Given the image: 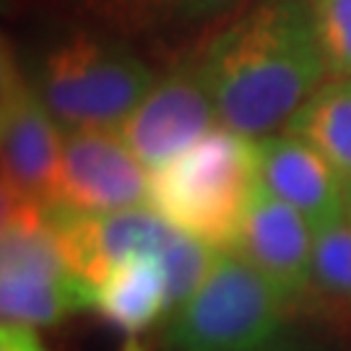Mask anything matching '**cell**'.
<instances>
[{
    "label": "cell",
    "instance_id": "6da1fadb",
    "mask_svg": "<svg viewBox=\"0 0 351 351\" xmlns=\"http://www.w3.org/2000/svg\"><path fill=\"white\" fill-rule=\"evenodd\" d=\"M198 68L219 125L274 136L326 75L307 0H258L208 42Z\"/></svg>",
    "mask_w": 351,
    "mask_h": 351
},
{
    "label": "cell",
    "instance_id": "7a4b0ae2",
    "mask_svg": "<svg viewBox=\"0 0 351 351\" xmlns=\"http://www.w3.org/2000/svg\"><path fill=\"white\" fill-rule=\"evenodd\" d=\"M258 185L255 141L219 125L151 172L149 208L182 234L232 250Z\"/></svg>",
    "mask_w": 351,
    "mask_h": 351
},
{
    "label": "cell",
    "instance_id": "3957f363",
    "mask_svg": "<svg viewBox=\"0 0 351 351\" xmlns=\"http://www.w3.org/2000/svg\"><path fill=\"white\" fill-rule=\"evenodd\" d=\"M32 84L65 133H117L151 91L154 73L125 42L71 32L42 52Z\"/></svg>",
    "mask_w": 351,
    "mask_h": 351
},
{
    "label": "cell",
    "instance_id": "277c9868",
    "mask_svg": "<svg viewBox=\"0 0 351 351\" xmlns=\"http://www.w3.org/2000/svg\"><path fill=\"white\" fill-rule=\"evenodd\" d=\"M289 300L237 252L221 250L201 289L180 304L169 351H265L274 346Z\"/></svg>",
    "mask_w": 351,
    "mask_h": 351
},
{
    "label": "cell",
    "instance_id": "5b68a950",
    "mask_svg": "<svg viewBox=\"0 0 351 351\" xmlns=\"http://www.w3.org/2000/svg\"><path fill=\"white\" fill-rule=\"evenodd\" d=\"M94 307V289L65 263L47 206L3 203L0 313L3 323L39 328Z\"/></svg>",
    "mask_w": 351,
    "mask_h": 351
},
{
    "label": "cell",
    "instance_id": "8992f818",
    "mask_svg": "<svg viewBox=\"0 0 351 351\" xmlns=\"http://www.w3.org/2000/svg\"><path fill=\"white\" fill-rule=\"evenodd\" d=\"M65 130L26 78L11 50L0 68V146L3 203H52Z\"/></svg>",
    "mask_w": 351,
    "mask_h": 351
},
{
    "label": "cell",
    "instance_id": "52a82bcc",
    "mask_svg": "<svg viewBox=\"0 0 351 351\" xmlns=\"http://www.w3.org/2000/svg\"><path fill=\"white\" fill-rule=\"evenodd\" d=\"M151 169L114 130L65 133L55 177V208L73 213H110L149 206Z\"/></svg>",
    "mask_w": 351,
    "mask_h": 351
},
{
    "label": "cell",
    "instance_id": "ba28073f",
    "mask_svg": "<svg viewBox=\"0 0 351 351\" xmlns=\"http://www.w3.org/2000/svg\"><path fill=\"white\" fill-rule=\"evenodd\" d=\"M47 216L68 268L94 294L120 263L136 255H162L177 234L149 206L110 213H73L50 206Z\"/></svg>",
    "mask_w": 351,
    "mask_h": 351
},
{
    "label": "cell",
    "instance_id": "9c48e42d",
    "mask_svg": "<svg viewBox=\"0 0 351 351\" xmlns=\"http://www.w3.org/2000/svg\"><path fill=\"white\" fill-rule=\"evenodd\" d=\"M213 128H219V117L195 63L156 78L117 133L154 172L195 146Z\"/></svg>",
    "mask_w": 351,
    "mask_h": 351
},
{
    "label": "cell",
    "instance_id": "30bf717a",
    "mask_svg": "<svg viewBox=\"0 0 351 351\" xmlns=\"http://www.w3.org/2000/svg\"><path fill=\"white\" fill-rule=\"evenodd\" d=\"M313 247L315 229L310 221L258 185L232 252L294 302L313 284Z\"/></svg>",
    "mask_w": 351,
    "mask_h": 351
},
{
    "label": "cell",
    "instance_id": "8fae6325",
    "mask_svg": "<svg viewBox=\"0 0 351 351\" xmlns=\"http://www.w3.org/2000/svg\"><path fill=\"white\" fill-rule=\"evenodd\" d=\"M258 180L271 195L302 213L315 232L346 216V195L330 164L297 136L255 141Z\"/></svg>",
    "mask_w": 351,
    "mask_h": 351
},
{
    "label": "cell",
    "instance_id": "7c38bea8",
    "mask_svg": "<svg viewBox=\"0 0 351 351\" xmlns=\"http://www.w3.org/2000/svg\"><path fill=\"white\" fill-rule=\"evenodd\" d=\"M94 310L130 336H138L156 317L169 313L162 258L136 255L117 265L97 287Z\"/></svg>",
    "mask_w": 351,
    "mask_h": 351
},
{
    "label": "cell",
    "instance_id": "4fadbf2b",
    "mask_svg": "<svg viewBox=\"0 0 351 351\" xmlns=\"http://www.w3.org/2000/svg\"><path fill=\"white\" fill-rule=\"evenodd\" d=\"M289 136L310 143L339 177L351 203V78H330L287 123Z\"/></svg>",
    "mask_w": 351,
    "mask_h": 351
},
{
    "label": "cell",
    "instance_id": "5bb4252c",
    "mask_svg": "<svg viewBox=\"0 0 351 351\" xmlns=\"http://www.w3.org/2000/svg\"><path fill=\"white\" fill-rule=\"evenodd\" d=\"M216 247L208 242L195 239L190 234H182L177 229V234L169 239V245L162 250V265L167 274V304H169V315L175 313L180 304L185 302L201 289V284L208 278L211 268L219 261Z\"/></svg>",
    "mask_w": 351,
    "mask_h": 351
},
{
    "label": "cell",
    "instance_id": "9a60e30c",
    "mask_svg": "<svg viewBox=\"0 0 351 351\" xmlns=\"http://www.w3.org/2000/svg\"><path fill=\"white\" fill-rule=\"evenodd\" d=\"M313 284L323 294L351 304V219L343 216L315 232Z\"/></svg>",
    "mask_w": 351,
    "mask_h": 351
},
{
    "label": "cell",
    "instance_id": "2e32d148",
    "mask_svg": "<svg viewBox=\"0 0 351 351\" xmlns=\"http://www.w3.org/2000/svg\"><path fill=\"white\" fill-rule=\"evenodd\" d=\"M326 75L351 78V0H307Z\"/></svg>",
    "mask_w": 351,
    "mask_h": 351
},
{
    "label": "cell",
    "instance_id": "e0dca14e",
    "mask_svg": "<svg viewBox=\"0 0 351 351\" xmlns=\"http://www.w3.org/2000/svg\"><path fill=\"white\" fill-rule=\"evenodd\" d=\"M88 13L117 32H141L172 19V0H81Z\"/></svg>",
    "mask_w": 351,
    "mask_h": 351
},
{
    "label": "cell",
    "instance_id": "ac0fdd59",
    "mask_svg": "<svg viewBox=\"0 0 351 351\" xmlns=\"http://www.w3.org/2000/svg\"><path fill=\"white\" fill-rule=\"evenodd\" d=\"M0 351H47V346L39 339L37 328L24 326V323H3Z\"/></svg>",
    "mask_w": 351,
    "mask_h": 351
},
{
    "label": "cell",
    "instance_id": "d6986e66",
    "mask_svg": "<svg viewBox=\"0 0 351 351\" xmlns=\"http://www.w3.org/2000/svg\"><path fill=\"white\" fill-rule=\"evenodd\" d=\"M237 0H172V19L180 21H201L232 8Z\"/></svg>",
    "mask_w": 351,
    "mask_h": 351
},
{
    "label": "cell",
    "instance_id": "ffe728a7",
    "mask_svg": "<svg viewBox=\"0 0 351 351\" xmlns=\"http://www.w3.org/2000/svg\"><path fill=\"white\" fill-rule=\"evenodd\" d=\"M265 351H310V349H300V346H268Z\"/></svg>",
    "mask_w": 351,
    "mask_h": 351
},
{
    "label": "cell",
    "instance_id": "44dd1931",
    "mask_svg": "<svg viewBox=\"0 0 351 351\" xmlns=\"http://www.w3.org/2000/svg\"><path fill=\"white\" fill-rule=\"evenodd\" d=\"M346 216H349V219H351V203H349V211H346Z\"/></svg>",
    "mask_w": 351,
    "mask_h": 351
}]
</instances>
